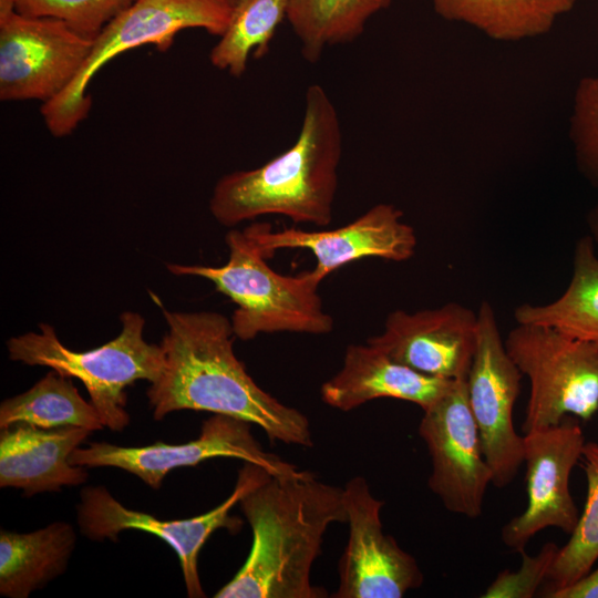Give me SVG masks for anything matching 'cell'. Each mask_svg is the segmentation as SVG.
Wrapping results in <instances>:
<instances>
[{
	"label": "cell",
	"instance_id": "ffe728a7",
	"mask_svg": "<svg viewBox=\"0 0 598 598\" xmlns=\"http://www.w3.org/2000/svg\"><path fill=\"white\" fill-rule=\"evenodd\" d=\"M591 237L575 245L573 271L563 295L546 305L523 303L514 310L519 324L551 328L574 339L598 344V256Z\"/></svg>",
	"mask_w": 598,
	"mask_h": 598
},
{
	"label": "cell",
	"instance_id": "7c38bea8",
	"mask_svg": "<svg viewBox=\"0 0 598 598\" xmlns=\"http://www.w3.org/2000/svg\"><path fill=\"white\" fill-rule=\"evenodd\" d=\"M419 434L431 457L429 488L447 511L477 518L493 474L470 408L466 378L453 380L423 410Z\"/></svg>",
	"mask_w": 598,
	"mask_h": 598
},
{
	"label": "cell",
	"instance_id": "7a4b0ae2",
	"mask_svg": "<svg viewBox=\"0 0 598 598\" xmlns=\"http://www.w3.org/2000/svg\"><path fill=\"white\" fill-rule=\"evenodd\" d=\"M252 533L249 555L216 598H324L311 582L323 536L333 523H347L343 489L309 471L269 474L239 502Z\"/></svg>",
	"mask_w": 598,
	"mask_h": 598
},
{
	"label": "cell",
	"instance_id": "ba28073f",
	"mask_svg": "<svg viewBox=\"0 0 598 598\" xmlns=\"http://www.w3.org/2000/svg\"><path fill=\"white\" fill-rule=\"evenodd\" d=\"M270 473L245 462L238 472L233 493L218 506L198 516L162 520L121 504L104 486H87L80 493L76 519L80 532L93 542H116L120 533L136 529L153 534L167 543L177 554L188 597L203 598L205 592L198 573V556L210 535L219 528L231 534L241 529L243 520L230 511L254 486Z\"/></svg>",
	"mask_w": 598,
	"mask_h": 598
},
{
	"label": "cell",
	"instance_id": "484cf974",
	"mask_svg": "<svg viewBox=\"0 0 598 598\" xmlns=\"http://www.w3.org/2000/svg\"><path fill=\"white\" fill-rule=\"evenodd\" d=\"M135 0H14V8L29 17L53 18L78 34L93 40Z\"/></svg>",
	"mask_w": 598,
	"mask_h": 598
},
{
	"label": "cell",
	"instance_id": "9c48e42d",
	"mask_svg": "<svg viewBox=\"0 0 598 598\" xmlns=\"http://www.w3.org/2000/svg\"><path fill=\"white\" fill-rule=\"evenodd\" d=\"M92 42L58 19L1 9L0 100L50 102L79 74Z\"/></svg>",
	"mask_w": 598,
	"mask_h": 598
},
{
	"label": "cell",
	"instance_id": "4316f807",
	"mask_svg": "<svg viewBox=\"0 0 598 598\" xmlns=\"http://www.w3.org/2000/svg\"><path fill=\"white\" fill-rule=\"evenodd\" d=\"M570 138L580 172L598 187V76L584 78L577 85Z\"/></svg>",
	"mask_w": 598,
	"mask_h": 598
},
{
	"label": "cell",
	"instance_id": "e0dca14e",
	"mask_svg": "<svg viewBox=\"0 0 598 598\" xmlns=\"http://www.w3.org/2000/svg\"><path fill=\"white\" fill-rule=\"evenodd\" d=\"M90 433L82 427L41 429L23 423L1 429L0 486L33 496L85 483L86 468L69 460Z\"/></svg>",
	"mask_w": 598,
	"mask_h": 598
},
{
	"label": "cell",
	"instance_id": "603a6c76",
	"mask_svg": "<svg viewBox=\"0 0 598 598\" xmlns=\"http://www.w3.org/2000/svg\"><path fill=\"white\" fill-rule=\"evenodd\" d=\"M391 0H287L286 19L300 40L301 54L317 62L327 47L351 42Z\"/></svg>",
	"mask_w": 598,
	"mask_h": 598
},
{
	"label": "cell",
	"instance_id": "2e32d148",
	"mask_svg": "<svg viewBox=\"0 0 598 598\" xmlns=\"http://www.w3.org/2000/svg\"><path fill=\"white\" fill-rule=\"evenodd\" d=\"M477 312L458 303L390 312L381 333L368 339L394 361L434 378H467L476 348Z\"/></svg>",
	"mask_w": 598,
	"mask_h": 598
},
{
	"label": "cell",
	"instance_id": "5b68a950",
	"mask_svg": "<svg viewBox=\"0 0 598 598\" xmlns=\"http://www.w3.org/2000/svg\"><path fill=\"white\" fill-rule=\"evenodd\" d=\"M120 320L122 329L113 340L86 351L69 349L51 324L40 323L39 332L7 341L9 358L79 379L104 426L123 431L130 424L125 389L137 380L154 382L162 372L164 357L161 344L144 339L145 320L140 313L125 311Z\"/></svg>",
	"mask_w": 598,
	"mask_h": 598
},
{
	"label": "cell",
	"instance_id": "8992f818",
	"mask_svg": "<svg viewBox=\"0 0 598 598\" xmlns=\"http://www.w3.org/2000/svg\"><path fill=\"white\" fill-rule=\"evenodd\" d=\"M231 9L227 0H135L93 39L90 54L71 84L41 104L48 131L55 137L68 136L87 117L92 106L87 86L117 55L148 44L166 51L186 29H204L220 37Z\"/></svg>",
	"mask_w": 598,
	"mask_h": 598
},
{
	"label": "cell",
	"instance_id": "3957f363",
	"mask_svg": "<svg viewBox=\"0 0 598 598\" xmlns=\"http://www.w3.org/2000/svg\"><path fill=\"white\" fill-rule=\"evenodd\" d=\"M343 138L337 109L319 84L308 86L299 134L285 152L259 167L221 176L209 199L227 227L266 215L328 226L338 189Z\"/></svg>",
	"mask_w": 598,
	"mask_h": 598
},
{
	"label": "cell",
	"instance_id": "f1b7e54d",
	"mask_svg": "<svg viewBox=\"0 0 598 598\" xmlns=\"http://www.w3.org/2000/svg\"><path fill=\"white\" fill-rule=\"evenodd\" d=\"M548 598H598V568L571 585L553 591Z\"/></svg>",
	"mask_w": 598,
	"mask_h": 598
},
{
	"label": "cell",
	"instance_id": "7402d4cb",
	"mask_svg": "<svg viewBox=\"0 0 598 598\" xmlns=\"http://www.w3.org/2000/svg\"><path fill=\"white\" fill-rule=\"evenodd\" d=\"M23 423L41 429L104 427L91 401L84 400L72 378L51 370L28 391L0 404V429Z\"/></svg>",
	"mask_w": 598,
	"mask_h": 598
},
{
	"label": "cell",
	"instance_id": "44dd1931",
	"mask_svg": "<svg viewBox=\"0 0 598 598\" xmlns=\"http://www.w3.org/2000/svg\"><path fill=\"white\" fill-rule=\"evenodd\" d=\"M448 21L471 25L499 41H518L548 32L577 0H432Z\"/></svg>",
	"mask_w": 598,
	"mask_h": 598
},
{
	"label": "cell",
	"instance_id": "83f0119b",
	"mask_svg": "<svg viewBox=\"0 0 598 598\" xmlns=\"http://www.w3.org/2000/svg\"><path fill=\"white\" fill-rule=\"evenodd\" d=\"M556 544L546 543L539 553L528 556L524 550L522 565L516 571L503 570L487 587L484 598H532L546 581L558 551Z\"/></svg>",
	"mask_w": 598,
	"mask_h": 598
},
{
	"label": "cell",
	"instance_id": "6da1fadb",
	"mask_svg": "<svg viewBox=\"0 0 598 598\" xmlns=\"http://www.w3.org/2000/svg\"><path fill=\"white\" fill-rule=\"evenodd\" d=\"M161 308L167 323L159 343L163 369L146 392L155 420L179 410L206 411L257 425L270 441L312 445L308 417L262 390L237 359L227 317Z\"/></svg>",
	"mask_w": 598,
	"mask_h": 598
},
{
	"label": "cell",
	"instance_id": "30bf717a",
	"mask_svg": "<svg viewBox=\"0 0 598 598\" xmlns=\"http://www.w3.org/2000/svg\"><path fill=\"white\" fill-rule=\"evenodd\" d=\"M522 373L502 339L492 305L477 309V337L466 378L470 408L477 425L483 452L498 488L507 486L524 463V435L513 422Z\"/></svg>",
	"mask_w": 598,
	"mask_h": 598
},
{
	"label": "cell",
	"instance_id": "f546056e",
	"mask_svg": "<svg viewBox=\"0 0 598 598\" xmlns=\"http://www.w3.org/2000/svg\"><path fill=\"white\" fill-rule=\"evenodd\" d=\"M589 236L598 245V199L587 215Z\"/></svg>",
	"mask_w": 598,
	"mask_h": 598
},
{
	"label": "cell",
	"instance_id": "4fadbf2b",
	"mask_svg": "<svg viewBox=\"0 0 598 598\" xmlns=\"http://www.w3.org/2000/svg\"><path fill=\"white\" fill-rule=\"evenodd\" d=\"M342 489L349 537L339 559L333 597L401 598L419 588L423 574L415 558L384 533L383 502L374 497L365 478L354 476Z\"/></svg>",
	"mask_w": 598,
	"mask_h": 598
},
{
	"label": "cell",
	"instance_id": "8fae6325",
	"mask_svg": "<svg viewBox=\"0 0 598 598\" xmlns=\"http://www.w3.org/2000/svg\"><path fill=\"white\" fill-rule=\"evenodd\" d=\"M251 423L224 414L204 421L197 439L182 444L156 442L138 447L94 442L78 447L70 456L72 465L117 467L141 478L150 487H161L173 470L195 466L215 457H233L257 464L277 476L300 472L295 465L266 452L251 433Z\"/></svg>",
	"mask_w": 598,
	"mask_h": 598
},
{
	"label": "cell",
	"instance_id": "cb8c5ba5",
	"mask_svg": "<svg viewBox=\"0 0 598 598\" xmlns=\"http://www.w3.org/2000/svg\"><path fill=\"white\" fill-rule=\"evenodd\" d=\"M286 13L287 0H239L231 9L226 30L210 50L212 65L241 76L251 53L255 58L267 53Z\"/></svg>",
	"mask_w": 598,
	"mask_h": 598
},
{
	"label": "cell",
	"instance_id": "4dcf8cb0",
	"mask_svg": "<svg viewBox=\"0 0 598 598\" xmlns=\"http://www.w3.org/2000/svg\"><path fill=\"white\" fill-rule=\"evenodd\" d=\"M227 1L233 8L239 0H227Z\"/></svg>",
	"mask_w": 598,
	"mask_h": 598
},
{
	"label": "cell",
	"instance_id": "5bb4252c",
	"mask_svg": "<svg viewBox=\"0 0 598 598\" xmlns=\"http://www.w3.org/2000/svg\"><path fill=\"white\" fill-rule=\"evenodd\" d=\"M581 427L570 417L559 424L524 434L527 506L502 528V542L520 553L540 530L575 529L579 512L569 491L573 468L585 447Z\"/></svg>",
	"mask_w": 598,
	"mask_h": 598
},
{
	"label": "cell",
	"instance_id": "d6986e66",
	"mask_svg": "<svg viewBox=\"0 0 598 598\" xmlns=\"http://www.w3.org/2000/svg\"><path fill=\"white\" fill-rule=\"evenodd\" d=\"M72 525L54 522L30 533H0V595L27 598L62 575L75 548Z\"/></svg>",
	"mask_w": 598,
	"mask_h": 598
},
{
	"label": "cell",
	"instance_id": "52a82bcc",
	"mask_svg": "<svg viewBox=\"0 0 598 598\" xmlns=\"http://www.w3.org/2000/svg\"><path fill=\"white\" fill-rule=\"evenodd\" d=\"M504 343L530 385L524 434L557 425L569 415L589 420L597 412L598 344L519 323Z\"/></svg>",
	"mask_w": 598,
	"mask_h": 598
},
{
	"label": "cell",
	"instance_id": "277c9868",
	"mask_svg": "<svg viewBox=\"0 0 598 598\" xmlns=\"http://www.w3.org/2000/svg\"><path fill=\"white\" fill-rule=\"evenodd\" d=\"M228 260L219 267L166 264L176 276L212 281L237 308L231 316L234 334L251 340L260 333L293 332L322 336L334 327L318 292L321 281L312 270L288 276L275 271L247 227L225 236Z\"/></svg>",
	"mask_w": 598,
	"mask_h": 598
},
{
	"label": "cell",
	"instance_id": "ac0fdd59",
	"mask_svg": "<svg viewBox=\"0 0 598 598\" xmlns=\"http://www.w3.org/2000/svg\"><path fill=\"white\" fill-rule=\"evenodd\" d=\"M453 380L419 373L372 344H349L341 369L320 389L322 401L351 411L375 399H396L419 405L433 404Z\"/></svg>",
	"mask_w": 598,
	"mask_h": 598
},
{
	"label": "cell",
	"instance_id": "9a60e30c",
	"mask_svg": "<svg viewBox=\"0 0 598 598\" xmlns=\"http://www.w3.org/2000/svg\"><path fill=\"white\" fill-rule=\"evenodd\" d=\"M247 229L267 258L285 248L310 250L317 261L312 272L320 281L362 258L405 261L414 256L417 245L415 230L403 220V213L386 203L377 204L349 224L333 229L275 231L267 223H255Z\"/></svg>",
	"mask_w": 598,
	"mask_h": 598
},
{
	"label": "cell",
	"instance_id": "d4e9b609",
	"mask_svg": "<svg viewBox=\"0 0 598 598\" xmlns=\"http://www.w3.org/2000/svg\"><path fill=\"white\" fill-rule=\"evenodd\" d=\"M581 461L587 481L585 507L569 540L558 548L544 597L587 575L598 559V443L585 444Z\"/></svg>",
	"mask_w": 598,
	"mask_h": 598
}]
</instances>
